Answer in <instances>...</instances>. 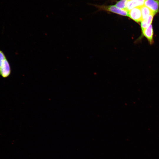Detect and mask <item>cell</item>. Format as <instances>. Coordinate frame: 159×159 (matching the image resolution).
Returning <instances> with one entry per match:
<instances>
[{
    "label": "cell",
    "instance_id": "obj_8",
    "mask_svg": "<svg viewBox=\"0 0 159 159\" xmlns=\"http://www.w3.org/2000/svg\"><path fill=\"white\" fill-rule=\"evenodd\" d=\"M127 0H120L117 2L115 5L117 7L121 9L127 10Z\"/></svg>",
    "mask_w": 159,
    "mask_h": 159
},
{
    "label": "cell",
    "instance_id": "obj_4",
    "mask_svg": "<svg viewBox=\"0 0 159 159\" xmlns=\"http://www.w3.org/2000/svg\"><path fill=\"white\" fill-rule=\"evenodd\" d=\"M144 5L148 8L154 15L159 11V0H146Z\"/></svg>",
    "mask_w": 159,
    "mask_h": 159
},
{
    "label": "cell",
    "instance_id": "obj_2",
    "mask_svg": "<svg viewBox=\"0 0 159 159\" xmlns=\"http://www.w3.org/2000/svg\"><path fill=\"white\" fill-rule=\"evenodd\" d=\"M99 10L111 12L118 15L124 16H128L129 11L127 10L121 9L114 5H96Z\"/></svg>",
    "mask_w": 159,
    "mask_h": 159
},
{
    "label": "cell",
    "instance_id": "obj_9",
    "mask_svg": "<svg viewBox=\"0 0 159 159\" xmlns=\"http://www.w3.org/2000/svg\"><path fill=\"white\" fill-rule=\"evenodd\" d=\"M134 0L136 1H137L138 2L140 3L142 6H143L144 5V2L146 0Z\"/></svg>",
    "mask_w": 159,
    "mask_h": 159
},
{
    "label": "cell",
    "instance_id": "obj_7",
    "mask_svg": "<svg viewBox=\"0 0 159 159\" xmlns=\"http://www.w3.org/2000/svg\"><path fill=\"white\" fill-rule=\"evenodd\" d=\"M140 7L142 14V20L145 19L150 14H153L148 8L144 5Z\"/></svg>",
    "mask_w": 159,
    "mask_h": 159
},
{
    "label": "cell",
    "instance_id": "obj_5",
    "mask_svg": "<svg viewBox=\"0 0 159 159\" xmlns=\"http://www.w3.org/2000/svg\"><path fill=\"white\" fill-rule=\"evenodd\" d=\"M143 35L146 37L150 44L153 42V30L151 24L142 31Z\"/></svg>",
    "mask_w": 159,
    "mask_h": 159
},
{
    "label": "cell",
    "instance_id": "obj_6",
    "mask_svg": "<svg viewBox=\"0 0 159 159\" xmlns=\"http://www.w3.org/2000/svg\"><path fill=\"white\" fill-rule=\"evenodd\" d=\"M154 15V14H152L141 21L140 26L142 31L151 24Z\"/></svg>",
    "mask_w": 159,
    "mask_h": 159
},
{
    "label": "cell",
    "instance_id": "obj_3",
    "mask_svg": "<svg viewBox=\"0 0 159 159\" xmlns=\"http://www.w3.org/2000/svg\"><path fill=\"white\" fill-rule=\"evenodd\" d=\"M128 16L137 23L141 22L142 16L140 6L135 7L129 11Z\"/></svg>",
    "mask_w": 159,
    "mask_h": 159
},
{
    "label": "cell",
    "instance_id": "obj_1",
    "mask_svg": "<svg viewBox=\"0 0 159 159\" xmlns=\"http://www.w3.org/2000/svg\"><path fill=\"white\" fill-rule=\"evenodd\" d=\"M11 73L9 63L4 53L0 50V75L3 78L8 77Z\"/></svg>",
    "mask_w": 159,
    "mask_h": 159
}]
</instances>
